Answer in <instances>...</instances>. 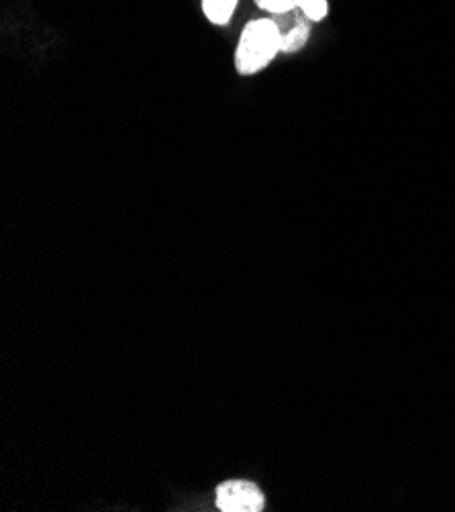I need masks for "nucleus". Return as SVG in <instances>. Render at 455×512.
Masks as SVG:
<instances>
[{
	"instance_id": "obj_1",
	"label": "nucleus",
	"mask_w": 455,
	"mask_h": 512,
	"mask_svg": "<svg viewBox=\"0 0 455 512\" xmlns=\"http://www.w3.org/2000/svg\"><path fill=\"white\" fill-rule=\"evenodd\" d=\"M282 33L270 19H256L245 25L237 51L235 68L241 76L262 72L280 51Z\"/></svg>"
},
{
	"instance_id": "obj_4",
	"label": "nucleus",
	"mask_w": 455,
	"mask_h": 512,
	"mask_svg": "<svg viewBox=\"0 0 455 512\" xmlns=\"http://www.w3.org/2000/svg\"><path fill=\"white\" fill-rule=\"evenodd\" d=\"M309 27L305 23H296L290 31L282 33V47L280 51H284V54H294V51L302 49L307 45L309 41Z\"/></svg>"
},
{
	"instance_id": "obj_6",
	"label": "nucleus",
	"mask_w": 455,
	"mask_h": 512,
	"mask_svg": "<svg viewBox=\"0 0 455 512\" xmlns=\"http://www.w3.org/2000/svg\"><path fill=\"white\" fill-rule=\"evenodd\" d=\"M300 9L309 19L321 21L327 15V0H302Z\"/></svg>"
},
{
	"instance_id": "obj_2",
	"label": "nucleus",
	"mask_w": 455,
	"mask_h": 512,
	"mask_svg": "<svg viewBox=\"0 0 455 512\" xmlns=\"http://www.w3.org/2000/svg\"><path fill=\"white\" fill-rule=\"evenodd\" d=\"M264 502L262 490L245 480H229L217 488V506L223 512H260Z\"/></svg>"
},
{
	"instance_id": "obj_3",
	"label": "nucleus",
	"mask_w": 455,
	"mask_h": 512,
	"mask_svg": "<svg viewBox=\"0 0 455 512\" xmlns=\"http://www.w3.org/2000/svg\"><path fill=\"white\" fill-rule=\"evenodd\" d=\"M237 0H202V13L215 25H227L235 13Z\"/></svg>"
},
{
	"instance_id": "obj_5",
	"label": "nucleus",
	"mask_w": 455,
	"mask_h": 512,
	"mask_svg": "<svg viewBox=\"0 0 455 512\" xmlns=\"http://www.w3.org/2000/svg\"><path fill=\"white\" fill-rule=\"evenodd\" d=\"M302 0H256V5L268 13H276V15H282V13H288L296 7H300Z\"/></svg>"
}]
</instances>
